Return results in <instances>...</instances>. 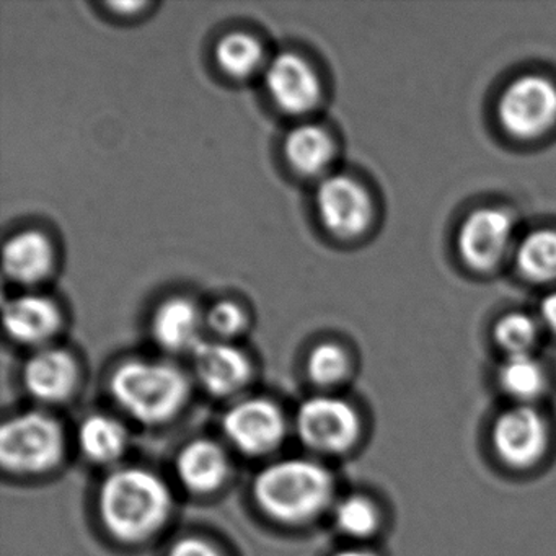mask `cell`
Wrapping results in <instances>:
<instances>
[{"label":"cell","mask_w":556,"mask_h":556,"mask_svg":"<svg viewBox=\"0 0 556 556\" xmlns=\"http://www.w3.org/2000/svg\"><path fill=\"white\" fill-rule=\"evenodd\" d=\"M333 556H374V555H372V553L367 552V549L346 548V549H341V552L334 553Z\"/></svg>","instance_id":"obj_29"},{"label":"cell","mask_w":556,"mask_h":556,"mask_svg":"<svg viewBox=\"0 0 556 556\" xmlns=\"http://www.w3.org/2000/svg\"><path fill=\"white\" fill-rule=\"evenodd\" d=\"M543 324L556 333V291L546 295L540 305Z\"/></svg>","instance_id":"obj_28"},{"label":"cell","mask_w":556,"mask_h":556,"mask_svg":"<svg viewBox=\"0 0 556 556\" xmlns=\"http://www.w3.org/2000/svg\"><path fill=\"white\" fill-rule=\"evenodd\" d=\"M60 425L43 413L14 416L0 429V460L9 470L38 473L50 470L63 457Z\"/></svg>","instance_id":"obj_4"},{"label":"cell","mask_w":556,"mask_h":556,"mask_svg":"<svg viewBox=\"0 0 556 556\" xmlns=\"http://www.w3.org/2000/svg\"><path fill=\"white\" fill-rule=\"evenodd\" d=\"M100 514L106 529L125 542L148 539L170 516L172 496L167 484L144 468H123L103 481Z\"/></svg>","instance_id":"obj_1"},{"label":"cell","mask_w":556,"mask_h":556,"mask_svg":"<svg viewBox=\"0 0 556 556\" xmlns=\"http://www.w3.org/2000/svg\"><path fill=\"white\" fill-rule=\"evenodd\" d=\"M60 324L56 304L43 295H21L4 307L5 331L17 343H45L56 333Z\"/></svg>","instance_id":"obj_14"},{"label":"cell","mask_w":556,"mask_h":556,"mask_svg":"<svg viewBox=\"0 0 556 556\" xmlns=\"http://www.w3.org/2000/svg\"><path fill=\"white\" fill-rule=\"evenodd\" d=\"M224 432L243 454H266L278 447L285 438V416L268 400H245L226 413Z\"/></svg>","instance_id":"obj_9"},{"label":"cell","mask_w":556,"mask_h":556,"mask_svg":"<svg viewBox=\"0 0 556 556\" xmlns=\"http://www.w3.org/2000/svg\"><path fill=\"white\" fill-rule=\"evenodd\" d=\"M500 386L519 405H527L545 390V370L532 354L507 356L500 369Z\"/></svg>","instance_id":"obj_20"},{"label":"cell","mask_w":556,"mask_h":556,"mask_svg":"<svg viewBox=\"0 0 556 556\" xmlns=\"http://www.w3.org/2000/svg\"><path fill=\"white\" fill-rule=\"evenodd\" d=\"M494 337L509 356L530 354L539 340V328L527 315L510 314L497 321Z\"/></svg>","instance_id":"obj_25"},{"label":"cell","mask_w":556,"mask_h":556,"mask_svg":"<svg viewBox=\"0 0 556 556\" xmlns=\"http://www.w3.org/2000/svg\"><path fill=\"white\" fill-rule=\"evenodd\" d=\"M295 426L305 445L325 454H341L353 447L361 429L353 406L334 396H312L302 403Z\"/></svg>","instance_id":"obj_6"},{"label":"cell","mask_w":556,"mask_h":556,"mask_svg":"<svg viewBox=\"0 0 556 556\" xmlns=\"http://www.w3.org/2000/svg\"><path fill=\"white\" fill-rule=\"evenodd\" d=\"M54 265L50 239L37 230L17 233L4 247V271L18 285L43 281Z\"/></svg>","instance_id":"obj_16"},{"label":"cell","mask_w":556,"mask_h":556,"mask_svg":"<svg viewBox=\"0 0 556 556\" xmlns=\"http://www.w3.org/2000/svg\"><path fill=\"white\" fill-rule=\"evenodd\" d=\"M334 522L341 532L356 539L369 536L379 523L376 506L367 497L351 494L334 507Z\"/></svg>","instance_id":"obj_23"},{"label":"cell","mask_w":556,"mask_h":556,"mask_svg":"<svg viewBox=\"0 0 556 556\" xmlns=\"http://www.w3.org/2000/svg\"><path fill=\"white\" fill-rule=\"evenodd\" d=\"M28 393L40 402H63L77 383V364L67 351L45 348L35 353L24 367Z\"/></svg>","instance_id":"obj_13"},{"label":"cell","mask_w":556,"mask_h":556,"mask_svg":"<svg viewBox=\"0 0 556 556\" xmlns=\"http://www.w3.org/2000/svg\"><path fill=\"white\" fill-rule=\"evenodd\" d=\"M110 390L132 418L157 425L180 412L190 387L187 377L170 364L129 361L113 372Z\"/></svg>","instance_id":"obj_3"},{"label":"cell","mask_w":556,"mask_h":556,"mask_svg":"<svg viewBox=\"0 0 556 556\" xmlns=\"http://www.w3.org/2000/svg\"><path fill=\"white\" fill-rule=\"evenodd\" d=\"M266 89L279 110L305 115L318 105L321 84L314 67L295 53H281L266 66Z\"/></svg>","instance_id":"obj_10"},{"label":"cell","mask_w":556,"mask_h":556,"mask_svg":"<svg viewBox=\"0 0 556 556\" xmlns=\"http://www.w3.org/2000/svg\"><path fill=\"white\" fill-rule=\"evenodd\" d=\"M204 317L200 308L184 298H174L159 305L152 318V334L157 344L172 353L191 351L201 343Z\"/></svg>","instance_id":"obj_15"},{"label":"cell","mask_w":556,"mask_h":556,"mask_svg":"<svg viewBox=\"0 0 556 556\" xmlns=\"http://www.w3.org/2000/svg\"><path fill=\"white\" fill-rule=\"evenodd\" d=\"M79 444L90 460L110 464L125 452L128 434L112 416L93 415L80 425Z\"/></svg>","instance_id":"obj_19"},{"label":"cell","mask_w":556,"mask_h":556,"mask_svg":"<svg viewBox=\"0 0 556 556\" xmlns=\"http://www.w3.org/2000/svg\"><path fill=\"white\" fill-rule=\"evenodd\" d=\"M227 470L226 454L216 442L200 439L185 445L178 454V478L193 493H211L219 488Z\"/></svg>","instance_id":"obj_17"},{"label":"cell","mask_w":556,"mask_h":556,"mask_svg":"<svg viewBox=\"0 0 556 556\" xmlns=\"http://www.w3.org/2000/svg\"><path fill=\"white\" fill-rule=\"evenodd\" d=\"M193 361L198 379L213 395H232L249 382V357L232 344L201 341L193 350Z\"/></svg>","instance_id":"obj_12"},{"label":"cell","mask_w":556,"mask_h":556,"mask_svg":"<svg viewBox=\"0 0 556 556\" xmlns=\"http://www.w3.org/2000/svg\"><path fill=\"white\" fill-rule=\"evenodd\" d=\"M494 451L510 467L526 468L545 454L548 428L530 405H517L500 415L493 428Z\"/></svg>","instance_id":"obj_8"},{"label":"cell","mask_w":556,"mask_h":556,"mask_svg":"<svg viewBox=\"0 0 556 556\" xmlns=\"http://www.w3.org/2000/svg\"><path fill=\"white\" fill-rule=\"evenodd\" d=\"M258 506L273 519L301 523L330 504L333 478L317 462L289 458L266 467L253 484Z\"/></svg>","instance_id":"obj_2"},{"label":"cell","mask_w":556,"mask_h":556,"mask_svg":"<svg viewBox=\"0 0 556 556\" xmlns=\"http://www.w3.org/2000/svg\"><path fill=\"white\" fill-rule=\"evenodd\" d=\"M204 324L220 338H232L245 327V314L232 301H219L204 315Z\"/></svg>","instance_id":"obj_26"},{"label":"cell","mask_w":556,"mask_h":556,"mask_svg":"<svg viewBox=\"0 0 556 556\" xmlns=\"http://www.w3.org/2000/svg\"><path fill=\"white\" fill-rule=\"evenodd\" d=\"M307 370L311 379L318 386H337L346 377L350 361L338 344L321 343L308 354Z\"/></svg>","instance_id":"obj_24"},{"label":"cell","mask_w":556,"mask_h":556,"mask_svg":"<svg viewBox=\"0 0 556 556\" xmlns=\"http://www.w3.org/2000/svg\"><path fill=\"white\" fill-rule=\"evenodd\" d=\"M168 556H223L213 545L194 536L175 543Z\"/></svg>","instance_id":"obj_27"},{"label":"cell","mask_w":556,"mask_h":556,"mask_svg":"<svg viewBox=\"0 0 556 556\" xmlns=\"http://www.w3.org/2000/svg\"><path fill=\"white\" fill-rule=\"evenodd\" d=\"M285 154L292 170L304 177H317L333 159V141L317 125H301L289 132Z\"/></svg>","instance_id":"obj_18"},{"label":"cell","mask_w":556,"mask_h":556,"mask_svg":"<svg viewBox=\"0 0 556 556\" xmlns=\"http://www.w3.org/2000/svg\"><path fill=\"white\" fill-rule=\"evenodd\" d=\"M513 237V220L504 211H475L458 230V252L475 269H490L500 263Z\"/></svg>","instance_id":"obj_11"},{"label":"cell","mask_w":556,"mask_h":556,"mask_svg":"<svg viewBox=\"0 0 556 556\" xmlns=\"http://www.w3.org/2000/svg\"><path fill=\"white\" fill-rule=\"evenodd\" d=\"M315 207L325 229L341 239L363 233L372 216V204L367 191L356 180L344 175H333L321 180L315 193Z\"/></svg>","instance_id":"obj_7"},{"label":"cell","mask_w":556,"mask_h":556,"mask_svg":"<svg viewBox=\"0 0 556 556\" xmlns=\"http://www.w3.org/2000/svg\"><path fill=\"white\" fill-rule=\"evenodd\" d=\"M501 125L517 138H535L556 125V86L545 77L514 80L497 105Z\"/></svg>","instance_id":"obj_5"},{"label":"cell","mask_w":556,"mask_h":556,"mask_svg":"<svg viewBox=\"0 0 556 556\" xmlns=\"http://www.w3.org/2000/svg\"><path fill=\"white\" fill-rule=\"evenodd\" d=\"M262 45L255 37L242 31H233L220 38L216 45L217 64L227 76L245 79L262 67L265 56Z\"/></svg>","instance_id":"obj_21"},{"label":"cell","mask_w":556,"mask_h":556,"mask_svg":"<svg viewBox=\"0 0 556 556\" xmlns=\"http://www.w3.org/2000/svg\"><path fill=\"white\" fill-rule=\"evenodd\" d=\"M516 262L520 273L533 281L556 279V232L536 230L529 233L517 249Z\"/></svg>","instance_id":"obj_22"}]
</instances>
